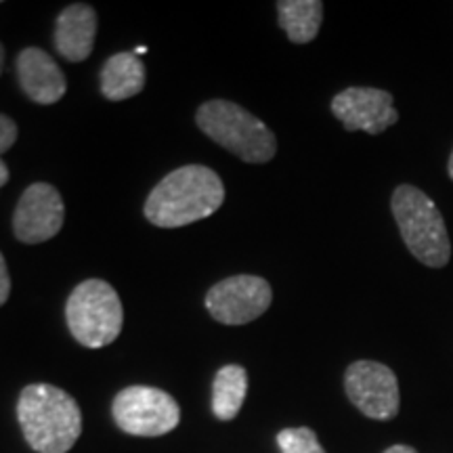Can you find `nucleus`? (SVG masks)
Wrapping results in <instances>:
<instances>
[{"label":"nucleus","instance_id":"0eeeda50","mask_svg":"<svg viewBox=\"0 0 453 453\" xmlns=\"http://www.w3.org/2000/svg\"><path fill=\"white\" fill-rule=\"evenodd\" d=\"M273 292L263 277L234 275L219 281L206 294V309L225 326H243L258 319L271 307Z\"/></svg>","mask_w":453,"mask_h":453},{"label":"nucleus","instance_id":"6e6552de","mask_svg":"<svg viewBox=\"0 0 453 453\" xmlns=\"http://www.w3.org/2000/svg\"><path fill=\"white\" fill-rule=\"evenodd\" d=\"M344 388L350 403L372 420H393L399 413V382L384 364L355 361L344 376Z\"/></svg>","mask_w":453,"mask_h":453},{"label":"nucleus","instance_id":"9d476101","mask_svg":"<svg viewBox=\"0 0 453 453\" xmlns=\"http://www.w3.org/2000/svg\"><path fill=\"white\" fill-rule=\"evenodd\" d=\"M332 113L349 133L364 130L370 134H380L399 120L393 95L370 87H350L338 93L332 101Z\"/></svg>","mask_w":453,"mask_h":453},{"label":"nucleus","instance_id":"dca6fc26","mask_svg":"<svg viewBox=\"0 0 453 453\" xmlns=\"http://www.w3.org/2000/svg\"><path fill=\"white\" fill-rule=\"evenodd\" d=\"M281 453H326L311 428H286L277 434Z\"/></svg>","mask_w":453,"mask_h":453},{"label":"nucleus","instance_id":"f257e3e1","mask_svg":"<svg viewBox=\"0 0 453 453\" xmlns=\"http://www.w3.org/2000/svg\"><path fill=\"white\" fill-rule=\"evenodd\" d=\"M225 202V187L208 166L189 164L166 174L145 202V217L164 229L208 219Z\"/></svg>","mask_w":453,"mask_h":453},{"label":"nucleus","instance_id":"7ed1b4c3","mask_svg":"<svg viewBox=\"0 0 453 453\" xmlns=\"http://www.w3.org/2000/svg\"><path fill=\"white\" fill-rule=\"evenodd\" d=\"M390 208L413 257L426 267H445L451 258V242L434 202L418 187L401 185L395 189Z\"/></svg>","mask_w":453,"mask_h":453},{"label":"nucleus","instance_id":"6ab92c4d","mask_svg":"<svg viewBox=\"0 0 453 453\" xmlns=\"http://www.w3.org/2000/svg\"><path fill=\"white\" fill-rule=\"evenodd\" d=\"M384 453H418V451L410 445H393V447H388Z\"/></svg>","mask_w":453,"mask_h":453},{"label":"nucleus","instance_id":"9b49d317","mask_svg":"<svg viewBox=\"0 0 453 453\" xmlns=\"http://www.w3.org/2000/svg\"><path fill=\"white\" fill-rule=\"evenodd\" d=\"M17 76L27 97L41 105L57 104L67 90L61 67L42 49L36 47L21 50L17 57Z\"/></svg>","mask_w":453,"mask_h":453},{"label":"nucleus","instance_id":"f8f14e48","mask_svg":"<svg viewBox=\"0 0 453 453\" xmlns=\"http://www.w3.org/2000/svg\"><path fill=\"white\" fill-rule=\"evenodd\" d=\"M97 13L88 4H70L57 17L55 49L67 61H84L93 53Z\"/></svg>","mask_w":453,"mask_h":453},{"label":"nucleus","instance_id":"1a4fd4ad","mask_svg":"<svg viewBox=\"0 0 453 453\" xmlns=\"http://www.w3.org/2000/svg\"><path fill=\"white\" fill-rule=\"evenodd\" d=\"M65 208L61 194L49 183H34L17 202L13 231L24 243H42L55 237L64 226Z\"/></svg>","mask_w":453,"mask_h":453},{"label":"nucleus","instance_id":"aec40b11","mask_svg":"<svg viewBox=\"0 0 453 453\" xmlns=\"http://www.w3.org/2000/svg\"><path fill=\"white\" fill-rule=\"evenodd\" d=\"M7 180H9V168H7V164L0 160V187L7 183Z\"/></svg>","mask_w":453,"mask_h":453},{"label":"nucleus","instance_id":"f3484780","mask_svg":"<svg viewBox=\"0 0 453 453\" xmlns=\"http://www.w3.org/2000/svg\"><path fill=\"white\" fill-rule=\"evenodd\" d=\"M17 141V124L0 113V154L9 151Z\"/></svg>","mask_w":453,"mask_h":453},{"label":"nucleus","instance_id":"412c9836","mask_svg":"<svg viewBox=\"0 0 453 453\" xmlns=\"http://www.w3.org/2000/svg\"><path fill=\"white\" fill-rule=\"evenodd\" d=\"M3 67H4V49L3 44H0V73H3Z\"/></svg>","mask_w":453,"mask_h":453},{"label":"nucleus","instance_id":"4be33fe9","mask_svg":"<svg viewBox=\"0 0 453 453\" xmlns=\"http://www.w3.org/2000/svg\"><path fill=\"white\" fill-rule=\"evenodd\" d=\"M447 170H449V177L453 180V151H451V157H449V166H447Z\"/></svg>","mask_w":453,"mask_h":453},{"label":"nucleus","instance_id":"423d86ee","mask_svg":"<svg viewBox=\"0 0 453 453\" xmlns=\"http://www.w3.org/2000/svg\"><path fill=\"white\" fill-rule=\"evenodd\" d=\"M111 416L124 433L134 437H162L180 422L177 401L160 388L128 387L118 393Z\"/></svg>","mask_w":453,"mask_h":453},{"label":"nucleus","instance_id":"ddd939ff","mask_svg":"<svg viewBox=\"0 0 453 453\" xmlns=\"http://www.w3.org/2000/svg\"><path fill=\"white\" fill-rule=\"evenodd\" d=\"M145 87V65L134 53H118L101 70V93L110 101H124Z\"/></svg>","mask_w":453,"mask_h":453},{"label":"nucleus","instance_id":"2eb2a0df","mask_svg":"<svg viewBox=\"0 0 453 453\" xmlns=\"http://www.w3.org/2000/svg\"><path fill=\"white\" fill-rule=\"evenodd\" d=\"M248 393V373L242 365L220 367L212 387V411L219 420H234Z\"/></svg>","mask_w":453,"mask_h":453},{"label":"nucleus","instance_id":"4468645a","mask_svg":"<svg viewBox=\"0 0 453 453\" xmlns=\"http://www.w3.org/2000/svg\"><path fill=\"white\" fill-rule=\"evenodd\" d=\"M280 26L296 44H307L319 34L324 4L319 0H281L277 3Z\"/></svg>","mask_w":453,"mask_h":453},{"label":"nucleus","instance_id":"a211bd4d","mask_svg":"<svg viewBox=\"0 0 453 453\" xmlns=\"http://www.w3.org/2000/svg\"><path fill=\"white\" fill-rule=\"evenodd\" d=\"M9 294H11V277L7 271V263H4V257L0 254V307L7 303Z\"/></svg>","mask_w":453,"mask_h":453},{"label":"nucleus","instance_id":"20e7f679","mask_svg":"<svg viewBox=\"0 0 453 453\" xmlns=\"http://www.w3.org/2000/svg\"><path fill=\"white\" fill-rule=\"evenodd\" d=\"M197 127L243 162L265 164L273 160L277 151V139L267 124L231 101L214 99L203 104L197 110Z\"/></svg>","mask_w":453,"mask_h":453},{"label":"nucleus","instance_id":"39448f33","mask_svg":"<svg viewBox=\"0 0 453 453\" xmlns=\"http://www.w3.org/2000/svg\"><path fill=\"white\" fill-rule=\"evenodd\" d=\"M65 319L72 336L88 349H101L120 336L124 311L118 292L104 280H87L70 294Z\"/></svg>","mask_w":453,"mask_h":453},{"label":"nucleus","instance_id":"f03ea898","mask_svg":"<svg viewBox=\"0 0 453 453\" xmlns=\"http://www.w3.org/2000/svg\"><path fill=\"white\" fill-rule=\"evenodd\" d=\"M17 420L38 453H67L82 433V413L72 395L50 384H30L17 401Z\"/></svg>","mask_w":453,"mask_h":453},{"label":"nucleus","instance_id":"5701e85b","mask_svg":"<svg viewBox=\"0 0 453 453\" xmlns=\"http://www.w3.org/2000/svg\"><path fill=\"white\" fill-rule=\"evenodd\" d=\"M147 53V47H137V50H134V55H143Z\"/></svg>","mask_w":453,"mask_h":453}]
</instances>
